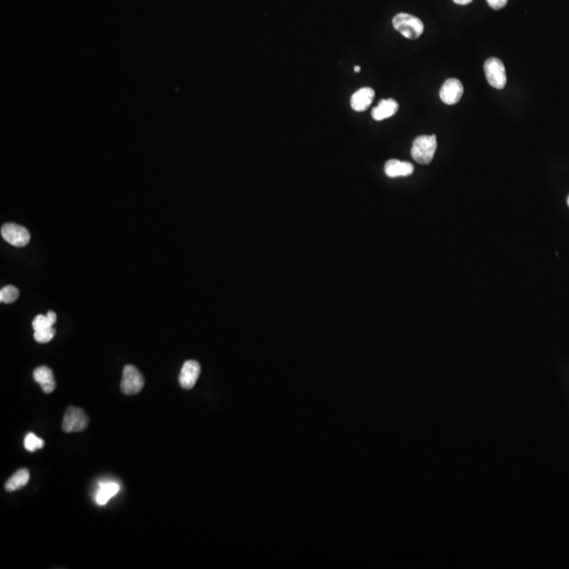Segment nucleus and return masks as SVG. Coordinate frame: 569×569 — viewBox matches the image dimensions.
<instances>
[{
    "label": "nucleus",
    "mask_w": 569,
    "mask_h": 569,
    "mask_svg": "<svg viewBox=\"0 0 569 569\" xmlns=\"http://www.w3.org/2000/svg\"><path fill=\"white\" fill-rule=\"evenodd\" d=\"M437 146V136L435 134L421 135L413 141L411 156L419 164L429 165L433 162Z\"/></svg>",
    "instance_id": "obj_1"
},
{
    "label": "nucleus",
    "mask_w": 569,
    "mask_h": 569,
    "mask_svg": "<svg viewBox=\"0 0 569 569\" xmlns=\"http://www.w3.org/2000/svg\"><path fill=\"white\" fill-rule=\"evenodd\" d=\"M393 25L407 39H417L424 32L423 21L411 14H397L393 17Z\"/></svg>",
    "instance_id": "obj_2"
},
{
    "label": "nucleus",
    "mask_w": 569,
    "mask_h": 569,
    "mask_svg": "<svg viewBox=\"0 0 569 569\" xmlns=\"http://www.w3.org/2000/svg\"><path fill=\"white\" fill-rule=\"evenodd\" d=\"M484 72L491 87L497 90L504 89L507 83L506 70L504 63L500 59L497 57L487 59L484 63Z\"/></svg>",
    "instance_id": "obj_3"
},
{
    "label": "nucleus",
    "mask_w": 569,
    "mask_h": 569,
    "mask_svg": "<svg viewBox=\"0 0 569 569\" xmlns=\"http://www.w3.org/2000/svg\"><path fill=\"white\" fill-rule=\"evenodd\" d=\"M145 380L139 370L133 365L123 368L121 389L126 395H135L144 388Z\"/></svg>",
    "instance_id": "obj_4"
},
{
    "label": "nucleus",
    "mask_w": 569,
    "mask_h": 569,
    "mask_svg": "<svg viewBox=\"0 0 569 569\" xmlns=\"http://www.w3.org/2000/svg\"><path fill=\"white\" fill-rule=\"evenodd\" d=\"M89 425V417L81 408L70 406L65 411L63 421V429L65 433H81Z\"/></svg>",
    "instance_id": "obj_5"
},
{
    "label": "nucleus",
    "mask_w": 569,
    "mask_h": 569,
    "mask_svg": "<svg viewBox=\"0 0 569 569\" xmlns=\"http://www.w3.org/2000/svg\"><path fill=\"white\" fill-rule=\"evenodd\" d=\"M3 240L15 247H23L29 244L31 236L28 229L16 224H6L1 228Z\"/></svg>",
    "instance_id": "obj_6"
},
{
    "label": "nucleus",
    "mask_w": 569,
    "mask_h": 569,
    "mask_svg": "<svg viewBox=\"0 0 569 569\" xmlns=\"http://www.w3.org/2000/svg\"><path fill=\"white\" fill-rule=\"evenodd\" d=\"M464 94V87L461 81L457 79H447L439 90V99L448 105H455L461 101Z\"/></svg>",
    "instance_id": "obj_7"
},
{
    "label": "nucleus",
    "mask_w": 569,
    "mask_h": 569,
    "mask_svg": "<svg viewBox=\"0 0 569 569\" xmlns=\"http://www.w3.org/2000/svg\"><path fill=\"white\" fill-rule=\"evenodd\" d=\"M200 375V365L196 361H187L180 373V385L184 389H192Z\"/></svg>",
    "instance_id": "obj_8"
},
{
    "label": "nucleus",
    "mask_w": 569,
    "mask_h": 569,
    "mask_svg": "<svg viewBox=\"0 0 569 569\" xmlns=\"http://www.w3.org/2000/svg\"><path fill=\"white\" fill-rule=\"evenodd\" d=\"M375 96V92L372 87H361L357 92L352 94L351 99H350L351 108L355 112H364L371 105Z\"/></svg>",
    "instance_id": "obj_9"
},
{
    "label": "nucleus",
    "mask_w": 569,
    "mask_h": 569,
    "mask_svg": "<svg viewBox=\"0 0 569 569\" xmlns=\"http://www.w3.org/2000/svg\"><path fill=\"white\" fill-rule=\"evenodd\" d=\"M33 377L35 382L41 385L43 393L47 395L53 393L56 388V382H55L53 371L47 366H41L34 370Z\"/></svg>",
    "instance_id": "obj_10"
},
{
    "label": "nucleus",
    "mask_w": 569,
    "mask_h": 569,
    "mask_svg": "<svg viewBox=\"0 0 569 569\" xmlns=\"http://www.w3.org/2000/svg\"><path fill=\"white\" fill-rule=\"evenodd\" d=\"M399 110V103L393 99H383L372 110V118L377 121L393 117Z\"/></svg>",
    "instance_id": "obj_11"
},
{
    "label": "nucleus",
    "mask_w": 569,
    "mask_h": 569,
    "mask_svg": "<svg viewBox=\"0 0 569 569\" xmlns=\"http://www.w3.org/2000/svg\"><path fill=\"white\" fill-rule=\"evenodd\" d=\"M415 171L413 164L408 162H401L397 159H390L386 163L385 173L388 177L409 176Z\"/></svg>",
    "instance_id": "obj_12"
},
{
    "label": "nucleus",
    "mask_w": 569,
    "mask_h": 569,
    "mask_svg": "<svg viewBox=\"0 0 569 569\" xmlns=\"http://www.w3.org/2000/svg\"><path fill=\"white\" fill-rule=\"evenodd\" d=\"M30 481V471L28 469H19L16 471L6 483V490L12 493L17 489L25 487Z\"/></svg>",
    "instance_id": "obj_13"
},
{
    "label": "nucleus",
    "mask_w": 569,
    "mask_h": 569,
    "mask_svg": "<svg viewBox=\"0 0 569 569\" xmlns=\"http://www.w3.org/2000/svg\"><path fill=\"white\" fill-rule=\"evenodd\" d=\"M119 490V485L114 482L103 483L99 486L95 500L99 505H105Z\"/></svg>",
    "instance_id": "obj_14"
},
{
    "label": "nucleus",
    "mask_w": 569,
    "mask_h": 569,
    "mask_svg": "<svg viewBox=\"0 0 569 569\" xmlns=\"http://www.w3.org/2000/svg\"><path fill=\"white\" fill-rule=\"evenodd\" d=\"M19 296V290L15 286H6L0 291V302L1 303L11 304L14 303Z\"/></svg>",
    "instance_id": "obj_15"
},
{
    "label": "nucleus",
    "mask_w": 569,
    "mask_h": 569,
    "mask_svg": "<svg viewBox=\"0 0 569 569\" xmlns=\"http://www.w3.org/2000/svg\"><path fill=\"white\" fill-rule=\"evenodd\" d=\"M43 446H45V442L34 433H29L25 437V448L30 453H35V451L43 448Z\"/></svg>",
    "instance_id": "obj_16"
},
{
    "label": "nucleus",
    "mask_w": 569,
    "mask_h": 569,
    "mask_svg": "<svg viewBox=\"0 0 569 569\" xmlns=\"http://www.w3.org/2000/svg\"><path fill=\"white\" fill-rule=\"evenodd\" d=\"M56 334V330L54 328H47V329L39 330L34 333V339L35 341L41 344L49 343Z\"/></svg>",
    "instance_id": "obj_17"
},
{
    "label": "nucleus",
    "mask_w": 569,
    "mask_h": 569,
    "mask_svg": "<svg viewBox=\"0 0 569 569\" xmlns=\"http://www.w3.org/2000/svg\"><path fill=\"white\" fill-rule=\"evenodd\" d=\"M34 331H39V330L47 329V328L53 327V324L51 323L50 321L49 318L47 315H37V318H34L33 323Z\"/></svg>",
    "instance_id": "obj_18"
},
{
    "label": "nucleus",
    "mask_w": 569,
    "mask_h": 569,
    "mask_svg": "<svg viewBox=\"0 0 569 569\" xmlns=\"http://www.w3.org/2000/svg\"><path fill=\"white\" fill-rule=\"evenodd\" d=\"M489 7L493 8V10H501L506 7L508 0H486Z\"/></svg>",
    "instance_id": "obj_19"
},
{
    "label": "nucleus",
    "mask_w": 569,
    "mask_h": 569,
    "mask_svg": "<svg viewBox=\"0 0 569 569\" xmlns=\"http://www.w3.org/2000/svg\"><path fill=\"white\" fill-rule=\"evenodd\" d=\"M47 316L48 318H49V320L50 321H51V323L53 324V325H55V323H56L57 321L56 313H55V312L53 311H49L47 313Z\"/></svg>",
    "instance_id": "obj_20"
},
{
    "label": "nucleus",
    "mask_w": 569,
    "mask_h": 569,
    "mask_svg": "<svg viewBox=\"0 0 569 569\" xmlns=\"http://www.w3.org/2000/svg\"><path fill=\"white\" fill-rule=\"evenodd\" d=\"M455 3L459 6H466L468 3H473V0H453Z\"/></svg>",
    "instance_id": "obj_21"
},
{
    "label": "nucleus",
    "mask_w": 569,
    "mask_h": 569,
    "mask_svg": "<svg viewBox=\"0 0 569 569\" xmlns=\"http://www.w3.org/2000/svg\"><path fill=\"white\" fill-rule=\"evenodd\" d=\"M354 72H355V73L361 72V67H360V65H355V67H354Z\"/></svg>",
    "instance_id": "obj_22"
},
{
    "label": "nucleus",
    "mask_w": 569,
    "mask_h": 569,
    "mask_svg": "<svg viewBox=\"0 0 569 569\" xmlns=\"http://www.w3.org/2000/svg\"><path fill=\"white\" fill-rule=\"evenodd\" d=\"M567 205H568V207H569V195H568V198H567Z\"/></svg>",
    "instance_id": "obj_23"
}]
</instances>
